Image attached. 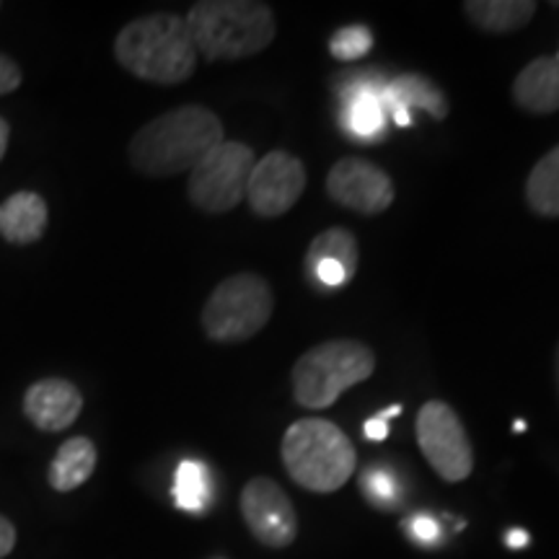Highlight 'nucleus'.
Listing matches in <instances>:
<instances>
[{
  "label": "nucleus",
  "mask_w": 559,
  "mask_h": 559,
  "mask_svg": "<svg viewBox=\"0 0 559 559\" xmlns=\"http://www.w3.org/2000/svg\"><path fill=\"white\" fill-rule=\"evenodd\" d=\"M226 132L218 115L207 107L187 104L158 115L143 124L130 140V164L145 177H177L192 171L215 145H221Z\"/></svg>",
  "instance_id": "f257e3e1"
},
{
  "label": "nucleus",
  "mask_w": 559,
  "mask_h": 559,
  "mask_svg": "<svg viewBox=\"0 0 559 559\" xmlns=\"http://www.w3.org/2000/svg\"><path fill=\"white\" fill-rule=\"evenodd\" d=\"M115 58L140 81L177 86L194 73L198 50L185 16L151 13L122 26L115 39Z\"/></svg>",
  "instance_id": "f03ea898"
},
{
  "label": "nucleus",
  "mask_w": 559,
  "mask_h": 559,
  "mask_svg": "<svg viewBox=\"0 0 559 559\" xmlns=\"http://www.w3.org/2000/svg\"><path fill=\"white\" fill-rule=\"evenodd\" d=\"M194 50L207 62L254 58L275 41L270 5L254 0H200L187 13Z\"/></svg>",
  "instance_id": "7ed1b4c3"
},
{
  "label": "nucleus",
  "mask_w": 559,
  "mask_h": 559,
  "mask_svg": "<svg viewBox=\"0 0 559 559\" xmlns=\"http://www.w3.org/2000/svg\"><path fill=\"white\" fill-rule=\"evenodd\" d=\"M283 464L290 479L311 492H337L355 474V449L337 425L298 419L283 438Z\"/></svg>",
  "instance_id": "20e7f679"
},
{
  "label": "nucleus",
  "mask_w": 559,
  "mask_h": 559,
  "mask_svg": "<svg viewBox=\"0 0 559 559\" xmlns=\"http://www.w3.org/2000/svg\"><path fill=\"white\" fill-rule=\"evenodd\" d=\"M376 355L358 340H330L311 347L293 366V396L306 409H326L345 394L370 379Z\"/></svg>",
  "instance_id": "39448f33"
},
{
  "label": "nucleus",
  "mask_w": 559,
  "mask_h": 559,
  "mask_svg": "<svg viewBox=\"0 0 559 559\" xmlns=\"http://www.w3.org/2000/svg\"><path fill=\"white\" fill-rule=\"evenodd\" d=\"M275 311L270 283L254 272L226 277L202 309V330L213 342H247L260 334Z\"/></svg>",
  "instance_id": "423d86ee"
},
{
  "label": "nucleus",
  "mask_w": 559,
  "mask_h": 559,
  "mask_svg": "<svg viewBox=\"0 0 559 559\" xmlns=\"http://www.w3.org/2000/svg\"><path fill=\"white\" fill-rule=\"evenodd\" d=\"M254 151L236 140H223L190 171L187 194L202 213L221 215L247 200V185L254 169Z\"/></svg>",
  "instance_id": "0eeeda50"
},
{
  "label": "nucleus",
  "mask_w": 559,
  "mask_h": 559,
  "mask_svg": "<svg viewBox=\"0 0 559 559\" xmlns=\"http://www.w3.org/2000/svg\"><path fill=\"white\" fill-rule=\"evenodd\" d=\"M417 443L440 479L464 481L474 469V451L451 404L432 400L417 415Z\"/></svg>",
  "instance_id": "6e6552de"
},
{
  "label": "nucleus",
  "mask_w": 559,
  "mask_h": 559,
  "mask_svg": "<svg viewBox=\"0 0 559 559\" xmlns=\"http://www.w3.org/2000/svg\"><path fill=\"white\" fill-rule=\"evenodd\" d=\"M386 79L379 70H345L334 91L340 96V128L349 140L379 143L386 138V109H383V88Z\"/></svg>",
  "instance_id": "1a4fd4ad"
},
{
  "label": "nucleus",
  "mask_w": 559,
  "mask_h": 559,
  "mask_svg": "<svg viewBox=\"0 0 559 559\" xmlns=\"http://www.w3.org/2000/svg\"><path fill=\"white\" fill-rule=\"evenodd\" d=\"M306 190V169L300 158L272 151L251 169L247 202L260 218H280L300 200Z\"/></svg>",
  "instance_id": "9d476101"
},
{
  "label": "nucleus",
  "mask_w": 559,
  "mask_h": 559,
  "mask_svg": "<svg viewBox=\"0 0 559 559\" xmlns=\"http://www.w3.org/2000/svg\"><path fill=\"white\" fill-rule=\"evenodd\" d=\"M326 194L358 215H381L394 202V181L370 160L347 156L326 174Z\"/></svg>",
  "instance_id": "9b49d317"
},
{
  "label": "nucleus",
  "mask_w": 559,
  "mask_h": 559,
  "mask_svg": "<svg viewBox=\"0 0 559 559\" xmlns=\"http://www.w3.org/2000/svg\"><path fill=\"white\" fill-rule=\"evenodd\" d=\"M241 515L257 542L285 549L298 536V515L285 489L267 477L251 479L241 492Z\"/></svg>",
  "instance_id": "f8f14e48"
},
{
  "label": "nucleus",
  "mask_w": 559,
  "mask_h": 559,
  "mask_svg": "<svg viewBox=\"0 0 559 559\" xmlns=\"http://www.w3.org/2000/svg\"><path fill=\"white\" fill-rule=\"evenodd\" d=\"M358 239L347 228H326L311 241L306 270L321 288H342L358 272Z\"/></svg>",
  "instance_id": "ddd939ff"
},
{
  "label": "nucleus",
  "mask_w": 559,
  "mask_h": 559,
  "mask_svg": "<svg viewBox=\"0 0 559 559\" xmlns=\"http://www.w3.org/2000/svg\"><path fill=\"white\" fill-rule=\"evenodd\" d=\"M83 412V394L66 379H41L24 394V415L45 432L68 430Z\"/></svg>",
  "instance_id": "4468645a"
},
{
  "label": "nucleus",
  "mask_w": 559,
  "mask_h": 559,
  "mask_svg": "<svg viewBox=\"0 0 559 559\" xmlns=\"http://www.w3.org/2000/svg\"><path fill=\"white\" fill-rule=\"evenodd\" d=\"M425 109L432 120H445L449 117V102H445L443 91L436 83L417 73L396 75L394 81L386 83L383 88V109L400 128L412 124V109Z\"/></svg>",
  "instance_id": "2eb2a0df"
},
{
  "label": "nucleus",
  "mask_w": 559,
  "mask_h": 559,
  "mask_svg": "<svg viewBox=\"0 0 559 559\" xmlns=\"http://www.w3.org/2000/svg\"><path fill=\"white\" fill-rule=\"evenodd\" d=\"M513 99L531 115H551L559 109V58H536L513 83Z\"/></svg>",
  "instance_id": "dca6fc26"
},
{
  "label": "nucleus",
  "mask_w": 559,
  "mask_h": 559,
  "mask_svg": "<svg viewBox=\"0 0 559 559\" xmlns=\"http://www.w3.org/2000/svg\"><path fill=\"white\" fill-rule=\"evenodd\" d=\"M47 218H50V210L45 198H39L37 192H16L0 202V236L19 247L34 243L45 236Z\"/></svg>",
  "instance_id": "f3484780"
},
{
  "label": "nucleus",
  "mask_w": 559,
  "mask_h": 559,
  "mask_svg": "<svg viewBox=\"0 0 559 559\" xmlns=\"http://www.w3.org/2000/svg\"><path fill=\"white\" fill-rule=\"evenodd\" d=\"M96 469V445L88 438H70L55 453L50 472V487L58 492H73L86 485Z\"/></svg>",
  "instance_id": "a211bd4d"
},
{
  "label": "nucleus",
  "mask_w": 559,
  "mask_h": 559,
  "mask_svg": "<svg viewBox=\"0 0 559 559\" xmlns=\"http://www.w3.org/2000/svg\"><path fill=\"white\" fill-rule=\"evenodd\" d=\"M466 19L487 34L519 32L534 19L536 3L531 0H469L464 3Z\"/></svg>",
  "instance_id": "6ab92c4d"
},
{
  "label": "nucleus",
  "mask_w": 559,
  "mask_h": 559,
  "mask_svg": "<svg viewBox=\"0 0 559 559\" xmlns=\"http://www.w3.org/2000/svg\"><path fill=\"white\" fill-rule=\"evenodd\" d=\"M526 200L534 213L544 218H559V145L531 169Z\"/></svg>",
  "instance_id": "aec40b11"
},
{
  "label": "nucleus",
  "mask_w": 559,
  "mask_h": 559,
  "mask_svg": "<svg viewBox=\"0 0 559 559\" xmlns=\"http://www.w3.org/2000/svg\"><path fill=\"white\" fill-rule=\"evenodd\" d=\"M210 495V472L200 461H181L177 477H174V500L181 510L200 513L207 508Z\"/></svg>",
  "instance_id": "412c9836"
},
{
  "label": "nucleus",
  "mask_w": 559,
  "mask_h": 559,
  "mask_svg": "<svg viewBox=\"0 0 559 559\" xmlns=\"http://www.w3.org/2000/svg\"><path fill=\"white\" fill-rule=\"evenodd\" d=\"M360 487L366 498L381 510L396 508V502L402 500L400 479H396L394 472L383 469V466H370V469L362 472Z\"/></svg>",
  "instance_id": "4be33fe9"
},
{
  "label": "nucleus",
  "mask_w": 559,
  "mask_h": 559,
  "mask_svg": "<svg viewBox=\"0 0 559 559\" xmlns=\"http://www.w3.org/2000/svg\"><path fill=\"white\" fill-rule=\"evenodd\" d=\"M370 47H373V32L368 29V26H342L332 34L330 39V52L334 60H342V62H355L360 58H366L370 52Z\"/></svg>",
  "instance_id": "5701e85b"
},
{
  "label": "nucleus",
  "mask_w": 559,
  "mask_h": 559,
  "mask_svg": "<svg viewBox=\"0 0 559 559\" xmlns=\"http://www.w3.org/2000/svg\"><path fill=\"white\" fill-rule=\"evenodd\" d=\"M404 528H407V534L412 536V539H415L417 544H423V547H436V544L440 542V523L428 513L412 515V519L404 521Z\"/></svg>",
  "instance_id": "b1692460"
},
{
  "label": "nucleus",
  "mask_w": 559,
  "mask_h": 559,
  "mask_svg": "<svg viewBox=\"0 0 559 559\" xmlns=\"http://www.w3.org/2000/svg\"><path fill=\"white\" fill-rule=\"evenodd\" d=\"M21 81H24V75H21L16 60L0 52V96L13 94L21 86Z\"/></svg>",
  "instance_id": "393cba45"
},
{
  "label": "nucleus",
  "mask_w": 559,
  "mask_h": 559,
  "mask_svg": "<svg viewBox=\"0 0 559 559\" xmlns=\"http://www.w3.org/2000/svg\"><path fill=\"white\" fill-rule=\"evenodd\" d=\"M13 547H16V528L5 515H0V559L9 557Z\"/></svg>",
  "instance_id": "a878e982"
},
{
  "label": "nucleus",
  "mask_w": 559,
  "mask_h": 559,
  "mask_svg": "<svg viewBox=\"0 0 559 559\" xmlns=\"http://www.w3.org/2000/svg\"><path fill=\"white\" fill-rule=\"evenodd\" d=\"M362 432H366L368 440H386L389 436V423L386 419H381L379 415L366 419V425H362Z\"/></svg>",
  "instance_id": "bb28decb"
},
{
  "label": "nucleus",
  "mask_w": 559,
  "mask_h": 559,
  "mask_svg": "<svg viewBox=\"0 0 559 559\" xmlns=\"http://www.w3.org/2000/svg\"><path fill=\"white\" fill-rule=\"evenodd\" d=\"M528 531L523 528H510L506 534V544L508 549H526L528 547Z\"/></svg>",
  "instance_id": "cd10ccee"
},
{
  "label": "nucleus",
  "mask_w": 559,
  "mask_h": 559,
  "mask_svg": "<svg viewBox=\"0 0 559 559\" xmlns=\"http://www.w3.org/2000/svg\"><path fill=\"white\" fill-rule=\"evenodd\" d=\"M9 138H11V128H9V122H5L3 117H0V160H3L5 151H9Z\"/></svg>",
  "instance_id": "c85d7f7f"
},
{
  "label": "nucleus",
  "mask_w": 559,
  "mask_h": 559,
  "mask_svg": "<svg viewBox=\"0 0 559 559\" xmlns=\"http://www.w3.org/2000/svg\"><path fill=\"white\" fill-rule=\"evenodd\" d=\"M396 415H402V404H391V407L379 412V417L386 419V423H389V417H396Z\"/></svg>",
  "instance_id": "c756f323"
},
{
  "label": "nucleus",
  "mask_w": 559,
  "mask_h": 559,
  "mask_svg": "<svg viewBox=\"0 0 559 559\" xmlns=\"http://www.w3.org/2000/svg\"><path fill=\"white\" fill-rule=\"evenodd\" d=\"M555 373H557V389H559V345H557V355H555Z\"/></svg>",
  "instance_id": "7c9ffc66"
},
{
  "label": "nucleus",
  "mask_w": 559,
  "mask_h": 559,
  "mask_svg": "<svg viewBox=\"0 0 559 559\" xmlns=\"http://www.w3.org/2000/svg\"><path fill=\"white\" fill-rule=\"evenodd\" d=\"M513 430H515V432H523V430H526V423H523V419H519V423L513 425Z\"/></svg>",
  "instance_id": "2f4dec72"
}]
</instances>
